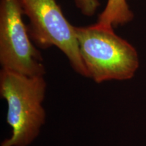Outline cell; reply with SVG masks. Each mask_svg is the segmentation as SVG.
Wrapping results in <instances>:
<instances>
[{
	"instance_id": "cell-1",
	"label": "cell",
	"mask_w": 146,
	"mask_h": 146,
	"mask_svg": "<svg viewBox=\"0 0 146 146\" xmlns=\"http://www.w3.org/2000/svg\"><path fill=\"white\" fill-rule=\"evenodd\" d=\"M46 91L44 76L1 69L0 96L6 102V122L12 133L0 146H29L35 141L46 122Z\"/></svg>"
},
{
	"instance_id": "cell-2",
	"label": "cell",
	"mask_w": 146,
	"mask_h": 146,
	"mask_svg": "<svg viewBox=\"0 0 146 146\" xmlns=\"http://www.w3.org/2000/svg\"><path fill=\"white\" fill-rule=\"evenodd\" d=\"M74 30L89 78L95 83L127 81L135 76L139 67L138 53L113 28L96 23Z\"/></svg>"
},
{
	"instance_id": "cell-6",
	"label": "cell",
	"mask_w": 146,
	"mask_h": 146,
	"mask_svg": "<svg viewBox=\"0 0 146 146\" xmlns=\"http://www.w3.org/2000/svg\"><path fill=\"white\" fill-rule=\"evenodd\" d=\"M76 6L84 16H94L99 8V0H73Z\"/></svg>"
},
{
	"instance_id": "cell-5",
	"label": "cell",
	"mask_w": 146,
	"mask_h": 146,
	"mask_svg": "<svg viewBox=\"0 0 146 146\" xmlns=\"http://www.w3.org/2000/svg\"><path fill=\"white\" fill-rule=\"evenodd\" d=\"M133 14L126 0H108L104 10L100 14L97 24L113 28L131 21Z\"/></svg>"
},
{
	"instance_id": "cell-3",
	"label": "cell",
	"mask_w": 146,
	"mask_h": 146,
	"mask_svg": "<svg viewBox=\"0 0 146 146\" xmlns=\"http://www.w3.org/2000/svg\"><path fill=\"white\" fill-rule=\"evenodd\" d=\"M23 14L29 20L28 31L36 45L58 47L78 74L89 78L80 54L74 30L66 19L56 0H18Z\"/></svg>"
},
{
	"instance_id": "cell-4",
	"label": "cell",
	"mask_w": 146,
	"mask_h": 146,
	"mask_svg": "<svg viewBox=\"0 0 146 146\" xmlns=\"http://www.w3.org/2000/svg\"><path fill=\"white\" fill-rule=\"evenodd\" d=\"M18 0H0V64L2 69L44 76L43 59L30 40Z\"/></svg>"
}]
</instances>
